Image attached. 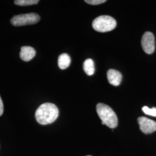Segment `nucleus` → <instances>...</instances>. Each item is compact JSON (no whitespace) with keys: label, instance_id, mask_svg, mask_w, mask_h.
<instances>
[{"label":"nucleus","instance_id":"obj_2","mask_svg":"<svg viewBox=\"0 0 156 156\" xmlns=\"http://www.w3.org/2000/svg\"><path fill=\"white\" fill-rule=\"evenodd\" d=\"M97 112L102 120V124L111 128H116L118 124L116 114L110 106L100 103L97 105Z\"/></svg>","mask_w":156,"mask_h":156},{"label":"nucleus","instance_id":"obj_10","mask_svg":"<svg viewBox=\"0 0 156 156\" xmlns=\"http://www.w3.org/2000/svg\"><path fill=\"white\" fill-rule=\"evenodd\" d=\"M83 69L86 73L89 76H91L94 73V63L92 59L88 58L84 61Z\"/></svg>","mask_w":156,"mask_h":156},{"label":"nucleus","instance_id":"obj_8","mask_svg":"<svg viewBox=\"0 0 156 156\" xmlns=\"http://www.w3.org/2000/svg\"><path fill=\"white\" fill-rule=\"evenodd\" d=\"M36 55V51L33 48L30 46H23L21 48L20 57L24 62H29L32 60Z\"/></svg>","mask_w":156,"mask_h":156},{"label":"nucleus","instance_id":"obj_11","mask_svg":"<svg viewBox=\"0 0 156 156\" xmlns=\"http://www.w3.org/2000/svg\"><path fill=\"white\" fill-rule=\"evenodd\" d=\"M16 5L19 6H29L37 4L38 0H16L14 1Z\"/></svg>","mask_w":156,"mask_h":156},{"label":"nucleus","instance_id":"obj_14","mask_svg":"<svg viewBox=\"0 0 156 156\" xmlns=\"http://www.w3.org/2000/svg\"><path fill=\"white\" fill-rule=\"evenodd\" d=\"M3 112H4V105H3V102H2V99H1V97H0V116L2 115Z\"/></svg>","mask_w":156,"mask_h":156},{"label":"nucleus","instance_id":"obj_5","mask_svg":"<svg viewBox=\"0 0 156 156\" xmlns=\"http://www.w3.org/2000/svg\"><path fill=\"white\" fill-rule=\"evenodd\" d=\"M141 45L144 51L147 54H152L155 49V41L153 33L147 31L142 37Z\"/></svg>","mask_w":156,"mask_h":156},{"label":"nucleus","instance_id":"obj_6","mask_svg":"<svg viewBox=\"0 0 156 156\" xmlns=\"http://www.w3.org/2000/svg\"><path fill=\"white\" fill-rule=\"evenodd\" d=\"M140 130L145 134H151L156 131V122L149 118L140 117L138 119Z\"/></svg>","mask_w":156,"mask_h":156},{"label":"nucleus","instance_id":"obj_7","mask_svg":"<svg viewBox=\"0 0 156 156\" xmlns=\"http://www.w3.org/2000/svg\"><path fill=\"white\" fill-rule=\"evenodd\" d=\"M107 78L109 83L113 86H117L122 82V75L117 70L110 69L107 72Z\"/></svg>","mask_w":156,"mask_h":156},{"label":"nucleus","instance_id":"obj_4","mask_svg":"<svg viewBox=\"0 0 156 156\" xmlns=\"http://www.w3.org/2000/svg\"><path fill=\"white\" fill-rule=\"evenodd\" d=\"M40 20V16L35 13H30L15 16L11 20L14 26H23L36 24Z\"/></svg>","mask_w":156,"mask_h":156},{"label":"nucleus","instance_id":"obj_12","mask_svg":"<svg viewBox=\"0 0 156 156\" xmlns=\"http://www.w3.org/2000/svg\"><path fill=\"white\" fill-rule=\"evenodd\" d=\"M142 111L145 113V114L151 116H154L156 117V108H149L147 106H144L142 108Z\"/></svg>","mask_w":156,"mask_h":156},{"label":"nucleus","instance_id":"obj_1","mask_svg":"<svg viewBox=\"0 0 156 156\" xmlns=\"http://www.w3.org/2000/svg\"><path fill=\"white\" fill-rule=\"evenodd\" d=\"M58 109L55 104L45 103L37 109L35 118L39 124L46 125L53 123L58 116Z\"/></svg>","mask_w":156,"mask_h":156},{"label":"nucleus","instance_id":"obj_9","mask_svg":"<svg viewBox=\"0 0 156 156\" xmlns=\"http://www.w3.org/2000/svg\"><path fill=\"white\" fill-rule=\"evenodd\" d=\"M71 64V58L67 53H62L58 57V65L62 69H65L69 66Z\"/></svg>","mask_w":156,"mask_h":156},{"label":"nucleus","instance_id":"obj_13","mask_svg":"<svg viewBox=\"0 0 156 156\" xmlns=\"http://www.w3.org/2000/svg\"><path fill=\"white\" fill-rule=\"evenodd\" d=\"M86 3L91 5H99L106 2V0H86L84 1Z\"/></svg>","mask_w":156,"mask_h":156},{"label":"nucleus","instance_id":"obj_15","mask_svg":"<svg viewBox=\"0 0 156 156\" xmlns=\"http://www.w3.org/2000/svg\"></svg>","mask_w":156,"mask_h":156},{"label":"nucleus","instance_id":"obj_3","mask_svg":"<svg viewBox=\"0 0 156 156\" xmlns=\"http://www.w3.org/2000/svg\"><path fill=\"white\" fill-rule=\"evenodd\" d=\"M116 24V21L113 17L102 15L95 19L92 23V27L98 32L105 33L115 29Z\"/></svg>","mask_w":156,"mask_h":156}]
</instances>
